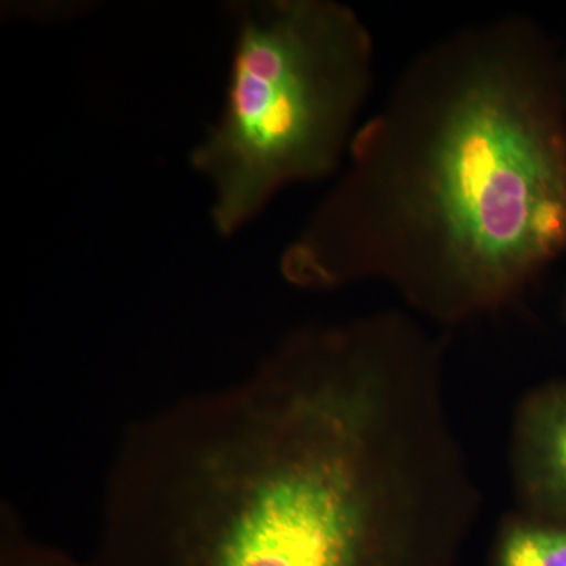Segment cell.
I'll list each match as a JSON object with an SVG mask.
<instances>
[{
  "label": "cell",
  "mask_w": 566,
  "mask_h": 566,
  "mask_svg": "<svg viewBox=\"0 0 566 566\" xmlns=\"http://www.w3.org/2000/svg\"><path fill=\"white\" fill-rule=\"evenodd\" d=\"M479 510L442 364L385 324H315L129 428L87 565L406 566Z\"/></svg>",
  "instance_id": "1"
},
{
  "label": "cell",
  "mask_w": 566,
  "mask_h": 566,
  "mask_svg": "<svg viewBox=\"0 0 566 566\" xmlns=\"http://www.w3.org/2000/svg\"><path fill=\"white\" fill-rule=\"evenodd\" d=\"M557 55L524 17L423 48L281 256L286 282H382L457 324L509 307L566 253V112Z\"/></svg>",
  "instance_id": "2"
},
{
  "label": "cell",
  "mask_w": 566,
  "mask_h": 566,
  "mask_svg": "<svg viewBox=\"0 0 566 566\" xmlns=\"http://www.w3.org/2000/svg\"><path fill=\"white\" fill-rule=\"evenodd\" d=\"M232 63L221 115L193 147L211 219L232 237L275 193L337 172L375 74V41L334 0L230 2Z\"/></svg>",
  "instance_id": "3"
},
{
  "label": "cell",
  "mask_w": 566,
  "mask_h": 566,
  "mask_svg": "<svg viewBox=\"0 0 566 566\" xmlns=\"http://www.w3.org/2000/svg\"><path fill=\"white\" fill-rule=\"evenodd\" d=\"M520 515L566 524V379L521 400L510 439Z\"/></svg>",
  "instance_id": "4"
},
{
  "label": "cell",
  "mask_w": 566,
  "mask_h": 566,
  "mask_svg": "<svg viewBox=\"0 0 566 566\" xmlns=\"http://www.w3.org/2000/svg\"><path fill=\"white\" fill-rule=\"evenodd\" d=\"M495 566H566V524L513 517L502 528Z\"/></svg>",
  "instance_id": "5"
},
{
  "label": "cell",
  "mask_w": 566,
  "mask_h": 566,
  "mask_svg": "<svg viewBox=\"0 0 566 566\" xmlns=\"http://www.w3.org/2000/svg\"><path fill=\"white\" fill-rule=\"evenodd\" d=\"M2 566H88L57 547L33 538L13 509L2 512Z\"/></svg>",
  "instance_id": "6"
},
{
  "label": "cell",
  "mask_w": 566,
  "mask_h": 566,
  "mask_svg": "<svg viewBox=\"0 0 566 566\" xmlns=\"http://www.w3.org/2000/svg\"><path fill=\"white\" fill-rule=\"evenodd\" d=\"M558 77H560L562 99L566 112V54L558 61Z\"/></svg>",
  "instance_id": "7"
},
{
  "label": "cell",
  "mask_w": 566,
  "mask_h": 566,
  "mask_svg": "<svg viewBox=\"0 0 566 566\" xmlns=\"http://www.w3.org/2000/svg\"><path fill=\"white\" fill-rule=\"evenodd\" d=\"M562 315H564V319L566 322V290L564 293V297H562Z\"/></svg>",
  "instance_id": "8"
}]
</instances>
